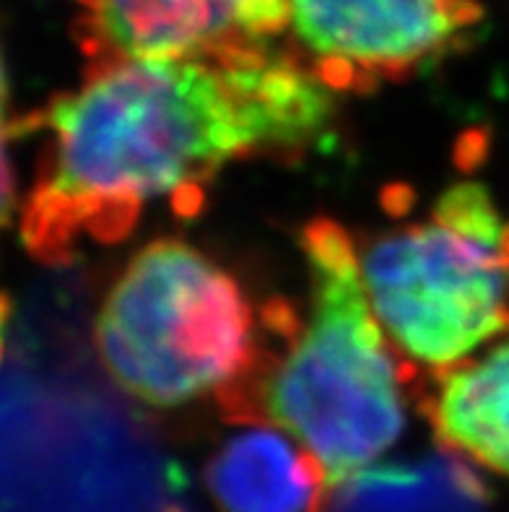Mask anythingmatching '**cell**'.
Masks as SVG:
<instances>
[{"label": "cell", "mask_w": 509, "mask_h": 512, "mask_svg": "<svg viewBox=\"0 0 509 512\" xmlns=\"http://www.w3.org/2000/svg\"><path fill=\"white\" fill-rule=\"evenodd\" d=\"M333 91L291 47L86 65L84 84L13 120L42 136L21 240L47 266L123 242L143 214H195L226 164L323 138Z\"/></svg>", "instance_id": "cell-1"}, {"label": "cell", "mask_w": 509, "mask_h": 512, "mask_svg": "<svg viewBox=\"0 0 509 512\" xmlns=\"http://www.w3.org/2000/svg\"><path fill=\"white\" fill-rule=\"evenodd\" d=\"M310 312L271 302L252 370L219 398L224 416H260L315 455L336 487L406 429L419 375L382 328L351 234L330 219L302 229Z\"/></svg>", "instance_id": "cell-2"}, {"label": "cell", "mask_w": 509, "mask_h": 512, "mask_svg": "<svg viewBox=\"0 0 509 512\" xmlns=\"http://www.w3.org/2000/svg\"><path fill=\"white\" fill-rule=\"evenodd\" d=\"M263 336L232 273L182 240H156L128 260L99 305L104 370L154 409L226 396L252 370Z\"/></svg>", "instance_id": "cell-3"}, {"label": "cell", "mask_w": 509, "mask_h": 512, "mask_svg": "<svg viewBox=\"0 0 509 512\" xmlns=\"http://www.w3.org/2000/svg\"><path fill=\"white\" fill-rule=\"evenodd\" d=\"M374 315L416 370L442 372L509 336V216L481 182H455L424 216L359 253Z\"/></svg>", "instance_id": "cell-4"}, {"label": "cell", "mask_w": 509, "mask_h": 512, "mask_svg": "<svg viewBox=\"0 0 509 512\" xmlns=\"http://www.w3.org/2000/svg\"><path fill=\"white\" fill-rule=\"evenodd\" d=\"M289 47L333 94L429 71L476 39V0H286Z\"/></svg>", "instance_id": "cell-5"}, {"label": "cell", "mask_w": 509, "mask_h": 512, "mask_svg": "<svg viewBox=\"0 0 509 512\" xmlns=\"http://www.w3.org/2000/svg\"><path fill=\"white\" fill-rule=\"evenodd\" d=\"M289 32L286 0H78L86 65L268 50Z\"/></svg>", "instance_id": "cell-6"}, {"label": "cell", "mask_w": 509, "mask_h": 512, "mask_svg": "<svg viewBox=\"0 0 509 512\" xmlns=\"http://www.w3.org/2000/svg\"><path fill=\"white\" fill-rule=\"evenodd\" d=\"M203 466L219 512H328L330 484L315 455L260 416H226Z\"/></svg>", "instance_id": "cell-7"}, {"label": "cell", "mask_w": 509, "mask_h": 512, "mask_svg": "<svg viewBox=\"0 0 509 512\" xmlns=\"http://www.w3.org/2000/svg\"><path fill=\"white\" fill-rule=\"evenodd\" d=\"M416 406L442 448L509 476V336L432 372L419 385Z\"/></svg>", "instance_id": "cell-8"}, {"label": "cell", "mask_w": 509, "mask_h": 512, "mask_svg": "<svg viewBox=\"0 0 509 512\" xmlns=\"http://www.w3.org/2000/svg\"><path fill=\"white\" fill-rule=\"evenodd\" d=\"M328 512H489V489L463 455L442 448L385 463L330 487Z\"/></svg>", "instance_id": "cell-9"}, {"label": "cell", "mask_w": 509, "mask_h": 512, "mask_svg": "<svg viewBox=\"0 0 509 512\" xmlns=\"http://www.w3.org/2000/svg\"><path fill=\"white\" fill-rule=\"evenodd\" d=\"M13 138V120H8V73L0 52V237L11 227L16 211V177L8 159V141Z\"/></svg>", "instance_id": "cell-10"}, {"label": "cell", "mask_w": 509, "mask_h": 512, "mask_svg": "<svg viewBox=\"0 0 509 512\" xmlns=\"http://www.w3.org/2000/svg\"><path fill=\"white\" fill-rule=\"evenodd\" d=\"M8 315H11V299H8L6 292H0V331H3Z\"/></svg>", "instance_id": "cell-11"}, {"label": "cell", "mask_w": 509, "mask_h": 512, "mask_svg": "<svg viewBox=\"0 0 509 512\" xmlns=\"http://www.w3.org/2000/svg\"><path fill=\"white\" fill-rule=\"evenodd\" d=\"M0 354H3V346H0Z\"/></svg>", "instance_id": "cell-12"}]
</instances>
